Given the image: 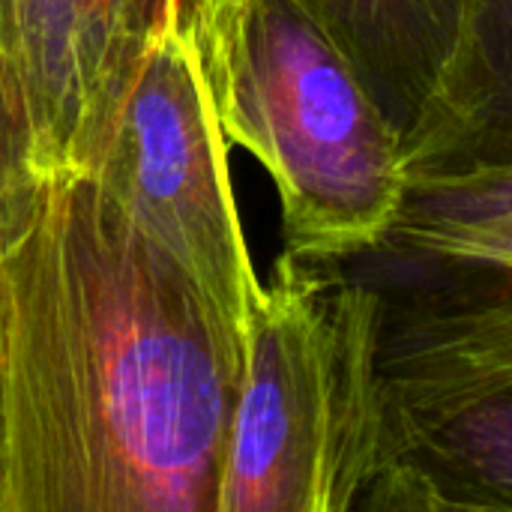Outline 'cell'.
<instances>
[{
  "instance_id": "obj_8",
  "label": "cell",
  "mask_w": 512,
  "mask_h": 512,
  "mask_svg": "<svg viewBox=\"0 0 512 512\" xmlns=\"http://www.w3.org/2000/svg\"><path fill=\"white\" fill-rule=\"evenodd\" d=\"M240 0H177L174 27L192 39ZM345 51L390 123L405 135L435 87L462 0H297Z\"/></svg>"
},
{
  "instance_id": "obj_4",
  "label": "cell",
  "mask_w": 512,
  "mask_h": 512,
  "mask_svg": "<svg viewBox=\"0 0 512 512\" xmlns=\"http://www.w3.org/2000/svg\"><path fill=\"white\" fill-rule=\"evenodd\" d=\"M384 291L381 453L360 512H512V270L420 258Z\"/></svg>"
},
{
  "instance_id": "obj_3",
  "label": "cell",
  "mask_w": 512,
  "mask_h": 512,
  "mask_svg": "<svg viewBox=\"0 0 512 512\" xmlns=\"http://www.w3.org/2000/svg\"><path fill=\"white\" fill-rule=\"evenodd\" d=\"M384 291L282 252L246 330L216 512H360L381 453Z\"/></svg>"
},
{
  "instance_id": "obj_9",
  "label": "cell",
  "mask_w": 512,
  "mask_h": 512,
  "mask_svg": "<svg viewBox=\"0 0 512 512\" xmlns=\"http://www.w3.org/2000/svg\"><path fill=\"white\" fill-rule=\"evenodd\" d=\"M387 249L512 270V171L411 183Z\"/></svg>"
},
{
  "instance_id": "obj_12",
  "label": "cell",
  "mask_w": 512,
  "mask_h": 512,
  "mask_svg": "<svg viewBox=\"0 0 512 512\" xmlns=\"http://www.w3.org/2000/svg\"><path fill=\"white\" fill-rule=\"evenodd\" d=\"M138 27L150 36L153 30L171 27L177 18V0H129Z\"/></svg>"
},
{
  "instance_id": "obj_6",
  "label": "cell",
  "mask_w": 512,
  "mask_h": 512,
  "mask_svg": "<svg viewBox=\"0 0 512 512\" xmlns=\"http://www.w3.org/2000/svg\"><path fill=\"white\" fill-rule=\"evenodd\" d=\"M144 42L129 0H0V51L24 81L45 177L90 171Z\"/></svg>"
},
{
  "instance_id": "obj_1",
  "label": "cell",
  "mask_w": 512,
  "mask_h": 512,
  "mask_svg": "<svg viewBox=\"0 0 512 512\" xmlns=\"http://www.w3.org/2000/svg\"><path fill=\"white\" fill-rule=\"evenodd\" d=\"M3 512H216L246 336L81 174L0 225Z\"/></svg>"
},
{
  "instance_id": "obj_2",
  "label": "cell",
  "mask_w": 512,
  "mask_h": 512,
  "mask_svg": "<svg viewBox=\"0 0 512 512\" xmlns=\"http://www.w3.org/2000/svg\"><path fill=\"white\" fill-rule=\"evenodd\" d=\"M228 144L270 174L285 252L387 249L408 177L402 135L345 51L297 0H240L186 39Z\"/></svg>"
},
{
  "instance_id": "obj_7",
  "label": "cell",
  "mask_w": 512,
  "mask_h": 512,
  "mask_svg": "<svg viewBox=\"0 0 512 512\" xmlns=\"http://www.w3.org/2000/svg\"><path fill=\"white\" fill-rule=\"evenodd\" d=\"M411 183L512 171V0H462L450 51L402 135Z\"/></svg>"
},
{
  "instance_id": "obj_5",
  "label": "cell",
  "mask_w": 512,
  "mask_h": 512,
  "mask_svg": "<svg viewBox=\"0 0 512 512\" xmlns=\"http://www.w3.org/2000/svg\"><path fill=\"white\" fill-rule=\"evenodd\" d=\"M87 177L246 336L264 282L243 237L228 141L198 60L174 24L147 36Z\"/></svg>"
},
{
  "instance_id": "obj_11",
  "label": "cell",
  "mask_w": 512,
  "mask_h": 512,
  "mask_svg": "<svg viewBox=\"0 0 512 512\" xmlns=\"http://www.w3.org/2000/svg\"><path fill=\"white\" fill-rule=\"evenodd\" d=\"M39 186V183H36ZM36 186H30L27 192H21V195H12V198H3L0 201V225L18 210V204L36 189ZM6 507V417H3V333H0V512Z\"/></svg>"
},
{
  "instance_id": "obj_10",
  "label": "cell",
  "mask_w": 512,
  "mask_h": 512,
  "mask_svg": "<svg viewBox=\"0 0 512 512\" xmlns=\"http://www.w3.org/2000/svg\"><path fill=\"white\" fill-rule=\"evenodd\" d=\"M45 180L36 120L24 81L0 51V201Z\"/></svg>"
}]
</instances>
